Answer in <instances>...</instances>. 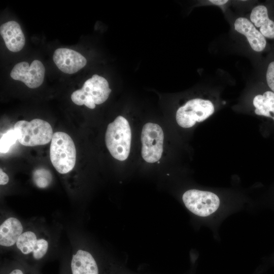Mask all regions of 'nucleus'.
<instances>
[{
  "label": "nucleus",
  "instance_id": "1",
  "mask_svg": "<svg viewBox=\"0 0 274 274\" xmlns=\"http://www.w3.org/2000/svg\"><path fill=\"white\" fill-rule=\"evenodd\" d=\"M182 200L190 212L208 220L210 225L218 223L232 213L224 208L220 197L211 191L190 189L183 194Z\"/></svg>",
  "mask_w": 274,
  "mask_h": 274
},
{
  "label": "nucleus",
  "instance_id": "2",
  "mask_svg": "<svg viewBox=\"0 0 274 274\" xmlns=\"http://www.w3.org/2000/svg\"><path fill=\"white\" fill-rule=\"evenodd\" d=\"M131 132L127 120L121 116H118L110 123L105 135L106 146L115 159L124 161L129 154Z\"/></svg>",
  "mask_w": 274,
  "mask_h": 274
},
{
  "label": "nucleus",
  "instance_id": "3",
  "mask_svg": "<svg viewBox=\"0 0 274 274\" xmlns=\"http://www.w3.org/2000/svg\"><path fill=\"white\" fill-rule=\"evenodd\" d=\"M51 162L60 174H65L75 166L76 150L75 144L67 133L56 132L53 133L50 147Z\"/></svg>",
  "mask_w": 274,
  "mask_h": 274
},
{
  "label": "nucleus",
  "instance_id": "4",
  "mask_svg": "<svg viewBox=\"0 0 274 274\" xmlns=\"http://www.w3.org/2000/svg\"><path fill=\"white\" fill-rule=\"evenodd\" d=\"M111 92L107 80L95 74L87 80L80 89L77 90L71 95V99L76 105H84L89 109L95 108V105L104 102Z\"/></svg>",
  "mask_w": 274,
  "mask_h": 274
},
{
  "label": "nucleus",
  "instance_id": "5",
  "mask_svg": "<svg viewBox=\"0 0 274 274\" xmlns=\"http://www.w3.org/2000/svg\"><path fill=\"white\" fill-rule=\"evenodd\" d=\"M14 130L18 142L28 147L47 144L51 141L53 135L51 125L40 119L30 121H18L15 124Z\"/></svg>",
  "mask_w": 274,
  "mask_h": 274
},
{
  "label": "nucleus",
  "instance_id": "6",
  "mask_svg": "<svg viewBox=\"0 0 274 274\" xmlns=\"http://www.w3.org/2000/svg\"><path fill=\"white\" fill-rule=\"evenodd\" d=\"M214 110L211 101L193 99L179 108L176 113V121L181 127L190 128L196 122H200L207 119L213 114Z\"/></svg>",
  "mask_w": 274,
  "mask_h": 274
},
{
  "label": "nucleus",
  "instance_id": "7",
  "mask_svg": "<svg viewBox=\"0 0 274 274\" xmlns=\"http://www.w3.org/2000/svg\"><path fill=\"white\" fill-rule=\"evenodd\" d=\"M164 134L158 124L147 123L142 129L141 133L142 156L147 162L158 161L163 152Z\"/></svg>",
  "mask_w": 274,
  "mask_h": 274
},
{
  "label": "nucleus",
  "instance_id": "8",
  "mask_svg": "<svg viewBox=\"0 0 274 274\" xmlns=\"http://www.w3.org/2000/svg\"><path fill=\"white\" fill-rule=\"evenodd\" d=\"M45 73L43 63L34 60L30 65L25 61L17 63L12 70L10 76L15 80L22 81L30 88H36L42 84Z\"/></svg>",
  "mask_w": 274,
  "mask_h": 274
},
{
  "label": "nucleus",
  "instance_id": "9",
  "mask_svg": "<svg viewBox=\"0 0 274 274\" xmlns=\"http://www.w3.org/2000/svg\"><path fill=\"white\" fill-rule=\"evenodd\" d=\"M53 60L62 72L73 74L83 68L87 60L80 53L71 49L60 48L55 50Z\"/></svg>",
  "mask_w": 274,
  "mask_h": 274
},
{
  "label": "nucleus",
  "instance_id": "10",
  "mask_svg": "<svg viewBox=\"0 0 274 274\" xmlns=\"http://www.w3.org/2000/svg\"><path fill=\"white\" fill-rule=\"evenodd\" d=\"M17 248L24 255L32 253L36 260L42 259L46 254L48 243L44 238L37 239L36 234L32 231L24 232L16 242Z\"/></svg>",
  "mask_w": 274,
  "mask_h": 274
},
{
  "label": "nucleus",
  "instance_id": "11",
  "mask_svg": "<svg viewBox=\"0 0 274 274\" xmlns=\"http://www.w3.org/2000/svg\"><path fill=\"white\" fill-rule=\"evenodd\" d=\"M0 33L9 51L17 52L23 48L25 39L18 22L10 21L3 23L0 27Z\"/></svg>",
  "mask_w": 274,
  "mask_h": 274
},
{
  "label": "nucleus",
  "instance_id": "12",
  "mask_svg": "<svg viewBox=\"0 0 274 274\" xmlns=\"http://www.w3.org/2000/svg\"><path fill=\"white\" fill-rule=\"evenodd\" d=\"M234 28L246 37L253 50L260 52L264 49L266 44L264 37L248 19L238 18L235 21Z\"/></svg>",
  "mask_w": 274,
  "mask_h": 274
},
{
  "label": "nucleus",
  "instance_id": "13",
  "mask_svg": "<svg viewBox=\"0 0 274 274\" xmlns=\"http://www.w3.org/2000/svg\"><path fill=\"white\" fill-rule=\"evenodd\" d=\"M71 267L72 274H98L97 263L88 252L79 250L73 255Z\"/></svg>",
  "mask_w": 274,
  "mask_h": 274
},
{
  "label": "nucleus",
  "instance_id": "14",
  "mask_svg": "<svg viewBox=\"0 0 274 274\" xmlns=\"http://www.w3.org/2000/svg\"><path fill=\"white\" fill-rule=\"evenodd\" d=\"M22 231V225L18 219L14 217L7 219L0 226L1 246L6 247L13 246Z\"/></svg>",
  "mask_w": 274,
  "mask_h": 274
},
{
  "label": "nucleus",
  "instance_id": "15",
  "mask_svg": "<svg viewBox=\"0 0 274 274\" xmlns=\"http://www.w3.org/2000/svg\"><path fill=\"white\" fill-rule=\"evenodd\" d=\"M250 19L256 27H260V32L264 37L274 38V22L269 18L265 6L259 5L254 8Z\"/></svg>",
  "mask_w": 274,
  "mask_h": 274
},
{
  "label": "nucleus",
  "instance_id": "16",
  "mask_svg": "<svg viewBox=\"0 0 274 274\" xmlns=\"http://www.w3.org/2000/svg\"><path fill=\"white\" fill-rule=\"evenodd\" d=\"M255 113L274 120V92L267 91L263 95H257L253 99Z\"/></svg>",
  "mask_w": 274,
  "mask_h": 274
},
{
  "label": "nucleus",
  "instance_id": "17",
  "mask_svg": "<svg viewBox=\"0 0 274 274\" xmlns=\"http://www.w3.org/2000/svg\"><path fill=\"white\" fill-rule=\"evenodd\" d=\"M32 179L36 186L40 188H45L51 184L52 176L49 170L39 168L33 171Z\"/></svg>",
  "mask_w": 274,
  "mask_h": 274
},
{
  "label": "nucleus",
  "instance_id": "18",
  "mask_svg": "<svg viewBox=\"0 0 274 274\" xmlns=\"http://www.w3.org/2000/svg\"><path fill=\"white\" fill-rule=\"evenodd\" d=\"M18 140L17 136L15 130L10 129L3 134L0 140V152L1 153H6Z\"/></svg>",
  "mask_w": 274,
  "mask_h": 274
},
{
  "label": "nucleus",
  "instance_id": "19",
  "mask_svg": "<svg viewBox=\"0 0 274 274\" xmlns=\"http://www.w3.org/2000/svg\"><path fill=\"white\" fill-rule=\"evenodd\" d=\"M266 81L268 86L274 92V61L270 62L266 72Z\"/></svg>",
  "mask_w": 274,
  "mask_h": 274
},
{
  "label": "nucleus",
  "instance_id": "20",
  "mask_svg": "<svg viewBox=\"0 0 274 274\" xmlns=\"http://www.w3.org/2000/svg\"><path fill=\"white\" fill-rule=\"evenodd\" d=\"M9 180L8 176L3 171L2 169H0V184L4 185L7 184Z\"/></svg>",
  "mask_w": 274,
  "mask_h": 274
},
{
  "label": "nucleus",
  "instance_id": "21",
  "mask_svg": "<svg viewBox=\"0 0 274 274\" xmlns=\"http://www.w3.org/2000/svg\"><path fill=\"white\" fill-rule=\"evenodd\" d=\"M210 2L216 5H223L228 2L227 0H210Z\"/></svg>",
  "mask_w": 274,
  "mask_h": 274
},
{
  "label": "nucleus",
  "instance_id": "22",
  "mask_svg": "<svg viewBox=\"0 0 274 274\" xmlns=\"http://www.w3.org/2000/svg\"><path fill=\"white\" fill-rule=\"evenodd\" d=\"M9 274H24V273L22 270L17 268L11 271Z\"/></svg>",
  "mask_w": 274,
  "mask_h": 274
},
{
  "label": "nucleus",
  "instance_id": "23",
  "mask_svg": "<svg viewBox=\"0 0 274 274\" xmlns=\"http://www.w3.org/2000/svg\"><path fill=\"white\" fill-rule=\"evenodd\" d=\"M157 162H158V163H160V162H159V161H157Z\"/></svg>",
  "mask_w": 274,
  "mask_h": 274
}]
</instances>
